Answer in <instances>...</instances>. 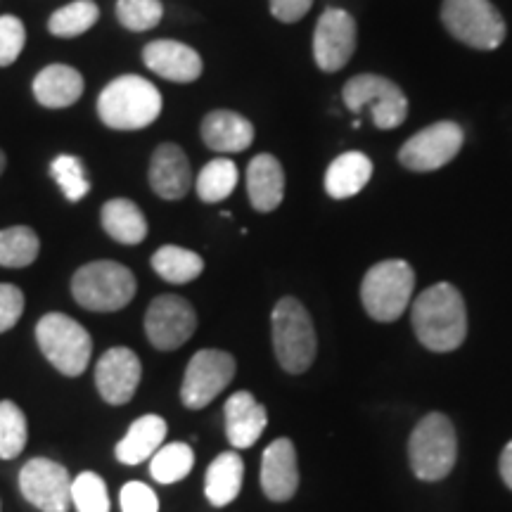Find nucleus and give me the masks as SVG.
<instances>
[{
    "mask_svg": "<svg viewBox=\"0 0 512 512\" xmlns=\"http://www.w3.org/2000/svg\"><path fill=\"white\" fill-rule=\"evenodd\" d=\"M36 342L43 356L67 377L86 373L93 354L88 330L64 313H46L36 325Z\"/></svg>",
    "mask_w": 512,
    "mask_h": 512,
    "instance_id": "6",
    "label": "nucleus"
},
{
    "mask_svg": "<svg viewBox=\"0 0 512 512\" xmlns=\"http://www.w3.org/2000/svg\"><path fill=\"white\" fill-rule=\"evenodd\" d=\"M238 181L240 174L233 159H211L209 164H204L200 176H197V195H200L202 202L219 204L233 195V190L238 188Z\"/></svg>",
    "mask_w": 512,
    "mask_h": 512,
    "instance_id": "28",
    "label": "nucleus"
},
{
    "mask_svg": "<svg viewBox=\"0 0 512 512\" xmlns=\"http://www.w3.org/2000/svg\"><path fill=\"white\" fill-rule=\"evenodd\" d=\"M226 434L235 448H249L259 441L268 425V413L254 394L235 392L226 401Z\"/></svg>",
    "mask_w": 512,
    "mask_h": 512,
    "instance_id": "19",
    "label": "nucleus"
},
{
    "mask_svg": "<svg viewBox=\"0 0 512 512\" xmlns=\"http://www.w3.org/2000/svg\"><path fill=\"white\" fill-rule=\"evenodd\" d=\"M102 228L110 235L112 240L121 242V245H140L147 235V221L145 214L138 209L136 202L124 200H110L102 207Z\"/></svg>",
    "mask_w": 512,
    "mask_h": 512,
    "instance_id": "26",
    "label": "nucleus"
},
{
    "mask_svg": "<svg viewBox=\"0 0 512 512\" xmlns=\"http://www.w3.org/2000/svg\"><path fill=\"white\" fill-rule=\"evenodd\" d=\"M441 19L448 34L470 48L494 50L505 41V22L489 0H444Z\"/></svg>",
    "mask_w": 512,
    "mask_h": 512,
    "instance_id": "8",
    "label": "nucleus"
},
{
    "mask_svg": "<svg viewBox=\"0 0 512 512\" xmlns=\"http://www.w3.org/2000/svg\"><path fill=\"white\" fill-rule=\"evenodd\" d=\"M50 174H53L69 202H81L88 195V190H91V181H88L86 171H83V162L74 155L57 157L53 166H50Z\"/></svg>",
    "mask_w": 512,
    "mask_h": 512,
    "instance_id": "33",
    "label": "nucleus"
},
{
    "mask_svg": "<svg viewBox=\"0 0 512 512\" xmlns=\"http://www.w3.org/2000/svg\"><path fill=\"white\" fill-rule=\"evenodd\" d=\"M463 147V128L453 121H439L422 128L399 150V162L411 171H437Z\"/></svg>",
    "mask_w": 512,
    "mask_h": 512,
    "instance_id": "12",
    "label": "nucleus"
},
{
    "mask_svg": "<svg viewBox=\"0 0 512 512\" xmlns=\"http://www.w3.org/2000/svg\"><path fill=\"white\" fill-rule=\"evenodd\" d=\"M41 240L29 226H12L0 230V266L27 268L38 259Z\"/></svg>",
    "mask_w": 512,
    "mask_h": 512,
    "instance_id": "29",
    "label": "nucleus"
},
{
    "mask_svg": "<svg viewBox=\"0 0 512 512\" xmlns=\"http://www.w3.org/2000/svg\"><path fill=\"white\" fill-rule=\"evenodd\" d=\"M162 112V93L143 76L126 74L114 79L98 98L102 124L114 131H140L157 121Z\"/></svg>",
    "mask_w": 512,
    "mask_h": 512,
    "instance_id": "2",
    "label": "nucleus"
},
{
    "mask_svg": "<svg viewBox=\"0 0 512 512\" xmlns=\"http://www.w3.org/2000/svg\"><path fill=\"white\" fill-rule=\"evenodd\" d=\"M166 437V422L159 415H143L131 425L126 437L117 444V458L124 465H138L152 458L162 448Z\"/></svg>",
    "mask_w": 512,
    "mask_h": 512,
    "instance_id": "23",
    "label": "nucleus"
},
{
    "mask_svg": "<svg viewBox=\"0 0 512 512\" xmlns=\"http://www.w3.org/2000/svg\"><path fill=\"white\" fill-rule=\"evenodd\" d=\"M197 316L190 302L178 294H162L145 313V335L159 351L183 347L195 335Z\"/></svg>",
    "mask_w": 512,
    "mask_h": 512,
    "instance_id": "13",
    "label": "nucleus"
},
{
    "mask_svg": "<svg viewBox=\"0 0 512 512\" xmlns=\"http://www.w3.org/2000/svg\"><path fill=\"white\" fill-rule=\"evenodd\" d=\"M242 477H245V463L235 451H226L214 458L207 467L204 477V494L214 508H226L238 498L242 489Z\"/></svg>",
    "mask_w": 512,
    "mask_h": 512,
    "instance_id": "24",
    "label": "nucleus"
},
{
    "mask_svg": "<svg viewBox=\"0 0 512 512\" xmlns=\"http://www.w3.org/2000/svg\"><path fill=\"white\" fill-rule=\"evenodd\" d=\"M143 366L136 351L126 347H114L100 356L95 366V384L102 399L112 406H124L136 394Z\"/></svg>",
    "mask_w": 512,
    "mask_h": 512,
    "instance_id": "15",
    "label": "nucleus"
},
{
    "mask_svg": "<svg viewBox=\"0 0 512 512\" xmlns=\"http://www.w3.org/2000/svg\"><path fill=\"white\" fill-rule=\"evenodd\" d=\"M27 415L12 401H0V458L19 456L27 446Z\"/></svg>",
    "mask_w": 512,
    "mask_h": 512,
    "instance_id": "32",
    "label": "nucleus"
},
{
    "mask_svg": "<svg viewBox=\"0 0 512 512\" xmlns=\"http://www.w3.org/2000/svg\"><path fill=\"white\" fill-rule=\"evenodd\" d=\"M415 290L413 268L401 259L375 264L361 283V302L368 316L380 323H392L408 309Z\"/></svg>",
    "mask_w": 512,
    "mask_h": 512,
    "instance_id": "7",
    "label": "nucleus"
},
{
    "mask_svg": "<svg viewBox=\"0 0 512 512\" xmlns=\"http://www.w3.org/2000/svg\"><path fill=\"white\" fill-rule=\"evenodd\" d=\"M356 50V19L347 10L328 8L320 15L313 34V57L323 72L347 67Z\"/></svg>",
    "mask_w": 512,
    "mask_h": 512,
    "instance_id": "14",
    "label": "nucleus"
},
{
    "mask_svg": "<svg viewBox=\"0 0 512 512\" xmlns=\"http://www.w3.org/2000/svg\"><path fill=\"white\" fill-rule=\"evenodd\" d=\"M498 467H501V477H503V482L510 486L512 489V441L508 446L503 448V453H501V463H498Z\"/></svg>",
    "mask_w": 512,
    "mask_h": 512,
    "instance_id": "40",
    "label": "nucleus"
},
{
    "mask_svg": "<svg viewBox=\"0 0 512 512\" xmlns=\"http://www.w3.org/2000/svg\"><path fill=\"white\" fill-rule=\"evenodd\" d=\"M202 140L214 152H242L254 143L252 121L238 112L216 110L202 121Z\"/></svg>",
    "mask_w": 512,
    "mask_h": 512,
    "instance_id": "21",
    "label": "nucleus"
},
{
    "mask_svg": "<svg viewBox=\"0 0 512 512\" xmlns=\"http://www.w3.org/2000/svg\"><path fill=\"white\" fill-rule=\"evenodd\" d=\"M72 501L79 512H110L105 479L95 472H81L72 482Z\"/></svg>",
    "mask_w": 512,
    "mask_h": 512,
    "instance_id": "34",
    "label": "nucleus"
},
{
    "mask_svg": "<svg viewBox=\"0 0 512 512\" xmlns=\"http://www.w3.org/2000/svg\"><path fill=\"white\" fill-rule=\"evenodd\" d=\"M100 19V10L93 0H74V3L64 5V8L55 10L48 22V31L60 38H74L86 34L93 29Z\"/></svg>",
    "mask_w": 512,
    "mask_h": 512,
    "instance_id": "30",
    "label": "nucleus"
},
{
    "mask_svg": "<svg viewBox=\"0 0 512 512\" xmlns=\"http://www.w3.org/2000/svg\"><path fill=\"white\" fill-rule=\"evenodd\" d=\"M24 43H27V31L22 19L15 15L0 17V67H10L22 55Z\"/></svg>",
    "mask_w": 512,
    "mask_h": 512,
    "instance_id": "36",
    "label": "nucleus"
},
{
    "mask_svg": "<svg viewBox=\"0 0 512 512\" xmlns=\"http://www.w3.org/2000/svg\"><path fill=\"white\" fill-rule=\"evenodd\" d=\"M344 105L351 112H361L370 105L373 124L382 131H392L408 117V100L394 81L380 74H358L347 81L342 91Z\"/></svg>",
    "mask_w": 512,
    "mask_h": 512,
    "instance_id": "9",
    "label": "nucleus"
},
{
    "mask_svg": "<svg viewBox=\"0 0 512 512\" xmlns=\"http://www.w3.org/2000/svg\"><path fill=\"white\" fill-rule=\"evenodd\" d=\"M152 268H155L159 278H164L166 283L185 285L190 280L200 278L204 271V261L200 254L190 252V249L164 245L152 256Z\"/></svg>",
    "mask_w": 512,
    "mask_h": 512,
    "instance_id": "27",
    "label": "nucleus"
},
{
    "mask_svg": "<svg viewBox=\"0 0 512 512\" xmlns=\"http://www.w3.org/2000/svg\"><path fill=\"white\" fill-rule=\"evenodd\" d=\"M313 0H271V12L278 22L294 24L311 10Z\"/></svg>",
    "mask_w": 512,
    "mask_h": 512,
    "instance_id": "39",
    "label": "nucleus"
},
{
    "mask_svg": "<svg viewBox=\"0 0 512 512\" xmlns=\"http://www.w3.org/2000/svg\"><path fill=\"white\" fill-rule=\"evenodd\" d=\"M273 347L278 363L287 373L299 375L311 368L316 358V330L309 311L294 297H283L275 304L273 316Z\"/></svg>",
    "mask_w": 512,
    "mask_h": 512,
    "instance_id": "4",
    "label": "nucleus"
},
{
    "mask_svg": "<svg viewBox=\"0 0 512 512\" xmlns=\"http://www.w3.org/2000/svg\"><path fill=\"white\" fill-rule=\"evenodd\" d=\"M235 375V358L219 349H202L190 358L181 387L183 406L200 411L228 387Z\"/></svg>",
    "mask_w": 512,
    "mask_h": 512,
    "instance_id": "10",
    "label": "nucleus"
},
{
    "mask_svg": "<svg viewBox=\"0 0 512 512\" xmlns=\"http://www.w3.org/2000/svg\"><path fill=\"white\" fill-rule=\"evenodd\" d=\"M297 451L290 439H275L261 458V489L275 503H285L297 494Z\"/></svg>",
    "mask_w": 512,
    "mask_h": 512,
    "instance_id": "16",
    "label": "nucleus"
},
{
    "mask_svg": "<svg viewBox=\"0 0 512 512\" xmlns=\"http://www.w3.org/2000/svg\"><path fill=\"white\" fill-rule=\"evenodd\" d=\"M143 62L152 74L174 83H192L202 74V57L197 50L178 41H152L143 50Z\"/></svg>",
    "mask_w": 512,
    "mask_h": 512,
    "instance_id": "17",
    "label": "nucleus"
},
{
    "mask_svg": "<svg viewBox=\"0 0 512 512\" xmlns=\"http://www.w3.org/2000/svg\"><path fill=\"white\" fill-rule=\"evenodd\" d=\"M164 8L159 0H119L117 19L128 31H150L162 22Z\"/></svg>",
    "mask_w": 512,
    "mask_h": 512,
    "instance_id": "35",
    "label": "nucleus"
},
{
    "mask_svg": "<svg viewBox=\"0 0 512 512\" xmlns=\"http://www.w3.org/2000/svg\"><path fill=\"white\" fill-rule=\"evenodd\" d=\"M136 275L117 261H93L74 273L72 294L83 309L112 313L121 311L136 297Z\"/></svg>",
    "mask_w": 512,
    "mask_h": 512,
    "instance_id": "3",
    "label": "nucleus"
},
{
    "mask_svg": "<svg viewBox=\"0 0 512 512\" xmlns=\"http://www.w3.org/2000/svg\"><path fill=\"white\" fill-rule=\"evenodd\" d=\"M192 183L190 162L174 143L159 145L150 162V185L162 200H181Z\"/></svg>",
    "mask_w": 512,
    "mask_h": 512,
    "instance_id": "18",
    "label": "nucleus"
},
{
    "mask_svg": "<svg viewBox=\"0 0 512 512\" xmlns=\"http://www.w3.org/2000/svg\"><path fill=\"white\" fill-rule=\"evenodd\" d=\"M19 489L43 512H69L72 505V477L67 467L50 458L29 460L19 472Z\"/></svg>",
    "mask_w": 512,
    "mask_h": 512,
    "instance_id": "11",
    "label": "nucleus"
},
{
    "mask_svg": "<svg viewBox=\"0 0 512 512\" xmlns=\"http://www.w3.org/2000/svg\"><path fill=\"white\" fill-rule=\"evenodd\" d=\"M458 458V439L444 413H430L418 422L408 441V460L422 482H439L453 470Z\"/></svg>",
    "mask_w": 512,
    "mask_h": 512,
    "instance_id": "5",
    "label": "nucleus"
},
{
    "mask_svg": "<svg viewBox=\"0 0 512 512\" xmlns=\"http://www.w3.org/2000/svg\"><path fill=\"white\" fill-rule=\"evenodd\" d=\"M121 510L124 512H159V498L143 482H128L121 489Z\"/></svg>",
    "mask_w": 512,
    "mask_h": 512,
    "instance_id": "37",
    "label": "nucleus"
},
{
    "mask_svg": "<svg viewBox=\"0 0 512 512\" xmlns=\"http://www.w3.org/2000/svg\"><path fill=\"white\" fill-rule=\"evenodd\" d=\"M24 313V294L19 287L0 283V332H8L17 325Z\"/></svg>",
    "mask_w": 512,
    "mask_h": 512,
    "instance_id": "38",
    "label": "nucleus"
},
{
    "mask_svg": "<svg viewBox=\"0 0 512 512\" xmlns=\"http://www.w3.org/2000/svg\"><path fill=\"white\" fill-rule=\"evenodd\" d=\"M411 323L415 335L427 349L453 351L465 342L467 311L463 294L451 283L427 287L411 304Z\"/></svg>",
    "mask_w": 512,
    "mask_h": 512,
    "instance_id": "1",
    "label": "nucleus"
},
{
    "mask_svg": "<svg viewBox=\"0 0 512 512\" xmlns=\"http://www.w3.org/2000/svg\"><path fill=\"white\" fill-rule=\"evenodd\" d=\"M373 176V162L363 152H344L325 174V190L335 200H347L366 188Z\"/></svg>",
    "mask_w": 512,
    "mask_h": 512,
    "instance_id": "25",
    "label": "nucleus"
},
{
    "mask_svg": "<svg viewBox=\"0 0 512 512\" xmlns=\"http://www.w3.org/2000/svg\"><path fill=\"white\" fill-rule=\"evenodd\" d=\"M192 465H195V453L188 444L174 441V444L162 446L150 460V475L159 484H176L183 477L190 475Z\"/></svg>",
    "mask_w": 512,
    "mask_h": 512,
    "instance_id": "31",
    "label": "nucleus"
},
{
    "mask_svg": "<svg viewBox=\"0 0 512 512\" xmlns=\"http://www.w3.org/2000/svg\"><path fill=\"white\" fill-rule=\"evenodd\" d=\"M247 195L256 211L268 214L280 207L285 197L283 164L273 155H256L247 166Z\"/></svg>",
    "mask_w": 512,
    "mask_h": 512,
    "instance_id": "20",
    "label": "nucleus"
},
{
    "mask_svg": "<svg viewBox=\"0 0 512 512\" xmlns=\"http://www.w3.org/2000/svg\"><path fill=\"white\" fill-rule=\"evenodd\" d=\"M3 171H5V155L3 150H0V176H3Z\"/></svg>",
    "mask_w": 512,
    "mask_h": 512,
    "instance_id": "41",
    "label": "nucleus"
},
{
    "mask_svg": "<svg viewBox=\"0 0 512 512\" xmlns=\"http://www.w3.org/2000/svg\"><path fill=\"white\" fill-rule=\"evenodd\" d=\"M34 95L38 105L48 107V110L72 107L83 95V76L67 64H50L36 74Z\"/></svg>",
    "mask_w": 512,
    "mask_h": 512,
    "instance_id": "22",
    "label": "nucleus"
}]
</instances>
